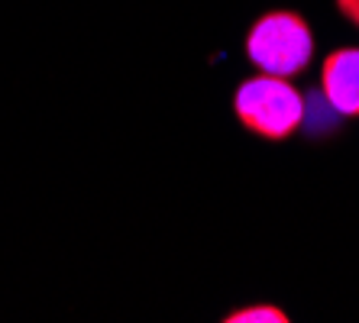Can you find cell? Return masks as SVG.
<instances>
[{"label": "cell", "instance_id": "5", "mask_svg": "<svg viewBox=\"0 0 359 323\" xmlns=\"http://www.w3.org/2000/svg\"><path fill=\"white\" fill-rule=\"evenodd\" d=\"M334 7L346 23H353L359 29V0H334Z\"/></svg>", "mask_w": 359, "mask_h": 323}, {"label": "cell", "instance_id": "2", "mask_svg": "<svg viewBox=\"0 0 359 323\" xmlns=\"http://www.w3.org/2000/svg\"><path fill=\"white\" fill-rule=\"evenodd\" d=\"M233 114L246 133L266 142H285L301 130L308 104L292 78L256 71L233 91Z\"/></svg>", "mask_w": 359, "mask_h": 323}, {"label": "cell", "instance_id": "3", "mask_svg": "<svg viewBox=\"0 0 359 323\" xmlns=\"http://www.w3.org/2000/svg\"><path fill=\"white\" fill-rule=\"evenodd\" d=\"M320 94L340 116H359V46L334 49L320 62Z\"/></svg>", "mask_w": 359, "mask_h": 323}, {"label": "cell", "instance_id": "4", "mask_svg": "<svg viewBox=\"0 0 359 323\" xmlns=\"http://www.w3.org/2000/svg\"><path fill=\"white\" fill-rule=\"evenodd\" d=\"M288 320H292L288 310H282L276 304H246L224 317V323H288Z\"/></svg>", "mask_w": 359, "mask_h": 323}, {"label": "cell", "instance_id": "1", "mask_svg": "<svg viewBox=\"0 0 359 323\" xmlns=\"http://www.w3.org/2000/svg\"><path fill=\"white\" fill-rule=\"evenodd\" d=\"M243 49L250 65L262 75L298 78L314 62L318 39L298 10H269L250 23Z\"/></svg>", "mask_w": 359, "mask_h": 323}]
</instances>
